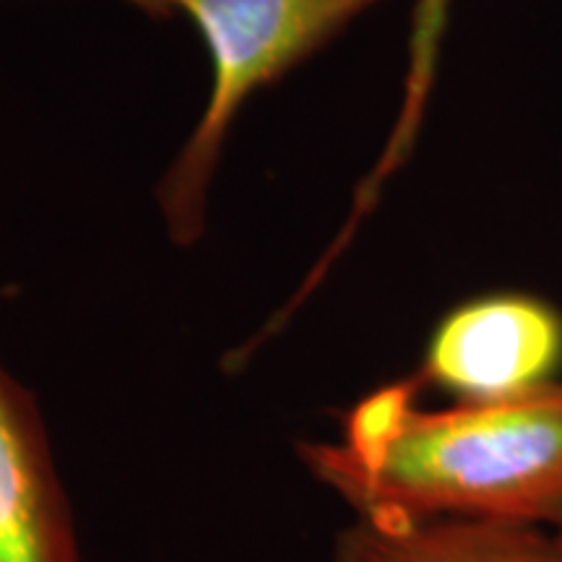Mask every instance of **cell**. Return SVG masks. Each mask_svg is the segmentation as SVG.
Segmentation results:
<instances>
[{
	"mask_svg": "<svg viewBox=\"0 0 562 562\" xmlns=\"http://www.w3.org/2000/svg\"><path fill=\"white\" fill-rule=\"evenodd\" d=\"M448 13H451V0H417V5H414L409 34V68H406L404 79L402 110H398L396 125H393L381 159H378V165L372 167L368 180L357 191L355 209L360 214H370L378 195H381L383 182L409 159L414 144H417L427 102H430L435 87V76H438L440 45L442 37H446Z\"/></svg>",
	"mask_w": 562,
	"mask_h": 562,
	"instance_id": "6",
	"label": "cell"
},
{
	"mask_svg": "<svg viewBox=\"0 0 562 562\" xmlns=\"http://www.w3.org/2000/svg\"><path fill=\"white\" fill-rule=\"evenodd\" d=\"M422 389L487 404L547 389L562 375V311L542 294L492 290L461 300L427 336Z\"/></svg>",
	"mask_w": 562,
	"mask_h": 562,
	"instance_id": "3",
	"label": "cell"
},
{
	"mask_svg": "<svg viewBox=\"0 0 562 562\" xmlns=\"http://www.w3.org/2000/svg\"><path fill=\"white\" fill-rule=\"evenodd\" d=\"M552 539H554V550H558V558L562 562V524H558L552 529Z\"/></svg>",
	"mask_w": 562,
	"mask_h": 562,
	"instance_id": "8",
	"label": "cell"
},
{
	"mask_svg": "<svg viewBox=\"0 0 562 562\" xmlns=\"http://www.w3.org/2000/svg\"><path fill=\"white\" fill-rule=\"evenodd\" d=\"M422 391L412 372L364 393L341 417L339 440L300 442L302 463L364 521L562 524V378L442 409L422 406Z\"/></svg>",
	"mask_w": 562,
	"mask_h": 562,
	"instance_id": "1",
	"label": "cell"
},
{
	"mask_svg": "<svg viewBox=\"0 0 562 562\" xmlns=\"http://www.w3.org/2000/svg\"><path fill=\"white\" fill-rule=\"evenodd\" d=\"M331 562H560L550 529L474 518L375 524L357 518Z\"/></svg>",
	"mask_w": 562,
	"mask_h": 562,
	"instance_id": "5",
	"label": "cell"
},
{
	"mask_svg": "<svg viewBox=\"0 0 562 562\" xmlns=\"http://www.w3.org/2000/svg\"><path fill=\"white\" fill-rule=\"evenodd\" d=\"M201 32L211 58V94L201 121L157 188L167 232L191 248L206 229L209 188L229 128L252 94L331 45L383 0H159Z\"/></svg>",
	"mask_w": 562,
	"mask_h": 562,
	"instance_id": "2",
	"label": "cell"
},
{
	"mask_svg": "<svg viewBox=\"0 0 562 562\" xmlns=\"http://www.w3.org/2000/svg\"><path fill=\"white\" fill-rule=\"evenodd\" d=\"M0 562H83L37 396L0 362Z\"/></svg>",
	"mask_w": 562,
	"mask_h": 562,
	"instance_id": "4",
	"label": "cell"
},
{
	"mask_svg": "<svg viewBox=\"0 0 562 562\" xmlns=\"http://www.w3.org/2000/svg\"><path fill=\"white\" fill-rule=\"evenodd\" d=\"M131 5H136L138 11H144L146 16H151V19H157V21H167V19H172L170 16V11L165 9V5L159 3V0H128Z\"/></svg>",
	"mask_w": 562,
	"mask_h": 562,
	"instance_id": "7",
	"label": "cell"
}]
</instances>
